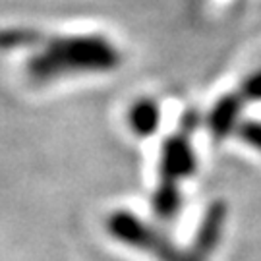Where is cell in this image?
<instances>
[{
	"instance_id": "obj_1",
	"label": "cell",
	"mask_w": 261,
	"mask_h": 261,
	"mask_svg": "<svg viewBox=\"0 0 261 261\" xmlns=\"http://www.w3.org/2000/svg\"><path fill=\"white\" fill-rule=\"evenodd\" d=\"M118 64L120 53L99 35L55 37L28 60V75L35 84H47L74 72H109Z\"/></svg>"
},
{
	"instance_id": "obj_2",
	"label": "cell",
	"mask_w": 261,
	"mask_h": 261,
	"mask_svg": "<svg viewBox=\"0 0 261 261\" xmlns=\"http://www.w3.org/2000/svg\"><path fill=\"white\" fill-rule=\"evenodd\" d=\"M107 230L116 240L151 253L159 261H197L190 252H180L167 236L151 228L130 211H116L107 219Z\"/></svg>"
},
{
	"instance_id": "obj_3",
	"label": "cell",
	"mask_w": 261,
	"mask_h": 261,
	"mask_svg": "<svg viewBox=\"0 0 261 261\" xmlns=\"http://www.w3.org/2000/svg\"><path fill=\"white\" fill-rule=\"evenodd\" d=\"M199 116L196 111H188L182 116L180 130L174 136H168L167 141L163 143V153H161V180L176 182L182 178H190L196 172L197 161L190 143L192 132L197 128Z\"/></svg>"
},
{
	"instance_id": "obj_4",
	"label": "cell",
	"mask_w": 261,
	"mask_h": 261,
	"mask_svg": "<svg viewBox=\"0 0 261 261\" xmlns=\"http://www.w3.org/2000/svg\"><path fill=\"white\" fill-rule=\"evenodd\" d=\"M224 223H226V203L217 199L207 207L196 238H194V246L190 250V253L197 261H207V257L215 252V248L221 242Z\"/></svg>"
},
{
	"instance_id": "obj_5",
	"label": "cell",
	"mask_w": 261,
	"mask_h": 261,
	"mask_svg": "<svg viewBox=\"0 0 261 261\" xmlns=\"http://www.w3.org/2000/svg\"><path fill=\"white\" fill-rule=\"evenodd\" d=\"M242 111V97L238 93L224 95L223 99H219L213 111L209 112V128L217 141L224 140L226 136H230L234 128H238V118Z\"/></svg>"
},
{
	"instance_id": "obj_6",
	"label": "cell",
	"mask_w": 261,
	"mask_h": 261,
	"mask_svg": "<svg viewBox=\"0 0 261 261\" xmlns=\"http://www.w3.org/2000/svg\"><path fill=\"white\" fill-rule=\"evenodd\" d=\"M132 130L136 132L141 138L153 136L159 128V120H161V111L159 105L151 99H140L132 105L130 114H128Z\"/></svg>"
},
{
	"instance_id": "obj_7",
	"label": "cell",
	"mask_w": 261,
	"mask_h": 261,
	"mask_svg": "<svg viewBox=\"0 0 261 261\" xmlns=\"http://www.w3.org/2000/svg\"><path fill=\"white\" fill-rule=\"evenodd\" d=\"M151 207L159 219H163V221L174 219L182 207V194L178 190L176 182L161 180V184L157 186L153 199H151Z\"/></svg>"
},
{
	"instance_id": "obj_8",
	"label": "cell",
	"mask_w": 261,
	"mask_h": 261,
	"mask_svg": "<svg viewBox=\"0 0 261 261\" xmlns=\"http://www.w3.org/2000/svg\"><path fill=\"white\" fill-rule=\"evenodd\" d=\"M39 41H41V35L37 31H31V29H2L0 31V48L2 50L31 47Z\"/></svg>"
},
{
	"instance_id": "obj_9",
	"label": "cell",
	"mask_w": 261,
	"mask_h": 261,
	"mask_svg": "<svg viewBox=\"0 0 261 261\" xmlns=\"http://www.w3.org/2000/svg\"><path fill=\"white\" fill-rule=\"evenodd\" d=\"M238 136L240 140H244L246 143H250L252 147L261 151V122L257 120H246L242 124H238Z\"/></svg>"
},
{
	"instance_id": "obj_10",
	"label": "cell",
	"mask_w": 261,
	"mask_h": 261,
	"mask_svg": "<svg viewBox=\"0 0 261 261\" xmlns=\"http://www.w3.org/2000/svg\"><path fill=\"white\" fill-rule=\"evenodd\" d=\"M238 95L246 101H261V70L244 80Z\"/></svg>"
}]
</instances>
